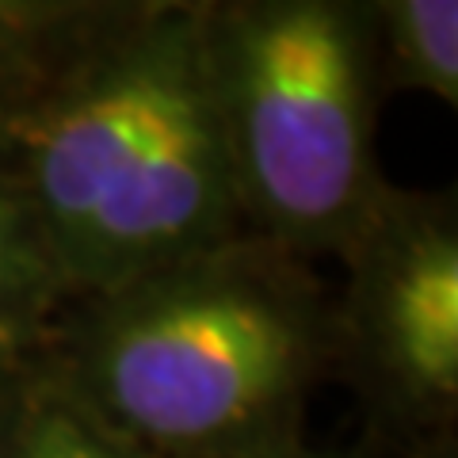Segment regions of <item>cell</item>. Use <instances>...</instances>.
<instances>
[{
	"label": "cell",
	"mask_w": 458,
	"mask_h": 458,
	"mask_svg": "<svg viewBox=\"0 0 458 458\" xmlns=\"http://www.w3.org/2000/svg\"><path fill=\"white\" fill-rule=\"evenodd\" d=\"M27 363H12L0 367V451H4V436L12 424V412H16V394H20V378H23Z\"/></svg>",
	"instance_id": "cell-9"
},
{
	"label": "cell",
	"mask_w": 458,
	"mask_h": 458,
	"mask_svg": "<svg viewBox=\"0 0 458 458\" xmlns=\"http://www.w3.org/2000/svg\"><path fill=\"white\" fill-rule=\"evenodd\" d=\"M375 65L386 92H424L458 107V4L454 0H370Z\"/></svg>",
	"instance_id": "cell-7"
},
{
	"label": "cell",
	"mask_w": 458,
	"mask_h": 458,
	"mask_svg": "<svg viewBox=\"0 0 458 458\" xmlns=\"http://www.w3.org/2000/svg\"><path fill=\"white\" fill-rule=\"evenodd\" d=\"M0 168H8V149L0 146Z\"/></svg>",
	"instance_id": "cell-12"
},
{
	"label": "cell",
	"mask_w": 458,
	"mask_h": 458,
	"mask_svg": "<svg viewBox=\"0 0 458 458\" xmlns=\"http://www.w3.org/2000/svg\"><path fill=\"white\" fill-rule=\"evenodd\" d=\"M8 172L69 302L237 237L245 218L214 114L203 0H126L27 114Z\"/></svg>",
	"instance_id": "cell-2"
},
{
	"label": "cell",
	"mask_w": 458,
	"mask_h": 458,
	"mask_svg": "<svg viewBox=\"0 0 458 458\" xmlns=\"http://www.w3.org/2000/svg\"><path fill=\"white\" fill-rule=\"evenodd\" d=\"M35 363L153 458H267L306 443L333 378V291L252 229L77 298Z\"/></svg>",
	"instance_id": "cell-1"
},
{
	"label": "cell",
	"mask_w": 458,
	"mask_h": 458,
	"mask_svg": "<svg viewBox=\"0 0 458 458\" xmlns=\"http://www.w3.org/2000/svg\"><path fill=\"white\" fill-rule=\"evenodd\" d=\"M0 458H153L107 432L35 360H27Z\"/></svg>",
	"instance_id": "cell-8"
},
{
	"label": "cell",
	"mask_w": 458,
	"mask_h": 458,
	"mask_svg": "<svg viewBox=\"0 0 458 458\" xmlns=\"http://www.w3.org/2000/svg\"><path fill=\"white\" fill-rule=\"evenodd\" d=\"M333 375L370 428L409 458H454L458 420V207L454 191L386 183L340 249Z\"/></svg>",
	"instance_id": "cell-4"
},
{
	"label": "cell",
	"mask_w": 458,
	"mask_h": 458,
	"mask_svg": "<svg viewBox=\"0 0 458 458\" xmlns=\"http://www.w3.org/2000/svg\"><path fill=\"white\" fill-rule=\"evenodd\" d=\"M267 458H360V454H348V451H321V447H291V451H279V454H267Z\"/></svg>",
	"instance_id": "cell-10"
},
{
	"label": "cell",
	"mask_w": 458,
	"mask_h": 458,
	"mask_svg": "<svg viewBox=\"0 0 458 458\" xmlns=\"http://www.w3.org/2000/svg\"><path fill=\"white\" fill-rule=\"evenodd\" d=\"M126 0H0V146L12 153L57 81L123 16Z\"/></svg>",
	"instance_id": "cell-5"
},
{
	"label": "cell",
	"mask_w": 458,
	"mask_h": 458,
	"mask_svg": "<svg viewBox=\"0 0 458 458\" xmlns=\"http://www.w3.org/2000/svg\"><path fill=\"white\" fill-rule=\"evenodd\" d=\"M65 306V279L31 199L0 168V352L23 363L35 360Z\"/></svg>",
	"instance_id": "cell-6"
},
{
	"label": "cell",
	"mask_w": 458,
	"mask_h": 458,
	"mask_svg": "<svg viewBox=\"0 0 458 458\" xmlns=\"http://www.w3.org/2000/svg\"><path fill=\"white\" fill-rule=\"evenodd\" d=\"M203 42L245 229L340 256L390 183L370 0H203Z\"/></svg>",
	"instance_id": "cell-3"
},
{
	"label": "cell",
	"mask_w": 458,
	"mask_h": 458,
	"mask_svg": "<svg viewBox=\"0 0 458 458\" xmlns=\"http://www.w3.org/2000/svg\"><path fill=\"white\" fill-rule=\"evenodd\" d=\"M12 363H23V360H12V355L0 352V367H12Z\"/></svg>",
	"instance_id": "cell-11"
}]
</instances>
